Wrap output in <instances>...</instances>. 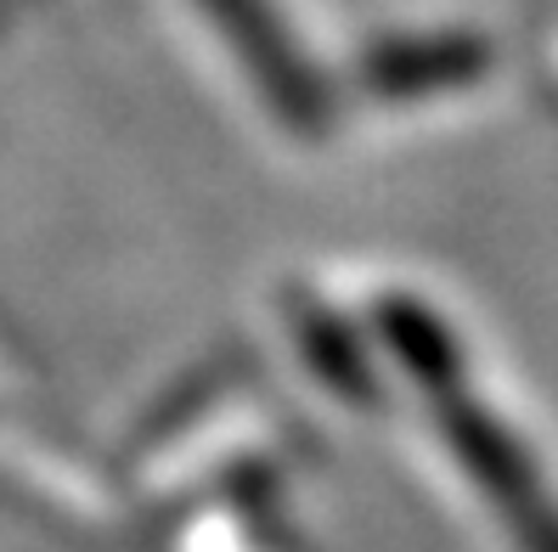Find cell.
I'll return each instance as SVG.
<instances>
[{
  "label": "cell",
  "mask_w": 558,
  "mask_h": 552,
  "mask_svg": "<svg viewBox=\"0 0 558 552\" xmlns=\"http://www.w3.org/2000/svg\"><path fill=\"white\" fill-rule=\"evenodd\" d=\"M215 12L226 17V28H232V40L248 51V62L259 69V79H266V96L282 108V119H300L311 124L316 119V85L305 69H288V46L282 35L271 28V12L259 7V0H215Z\"/></svg>",
  "instance_id": "1"
}]
</instances>
